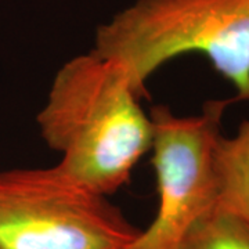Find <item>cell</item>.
<instances>
[{"label":"cell","mask_w":249,"mask_h":249,"mask_svg":"<svg viewBox=\"0 0 249 249\" xmlns=\"http://www.w3.org/2000/svg\"><path fill=\"white\" fill-rule=\"evenodd\" d=\"M237 100H209L196 115L151 108L152 168L158 208L126 249H181L198 220L216 205L213 148L227 108Z\"/></svg>","instance_id":"4"},{"label":"cell","mask_w":249,"mask_h":249,"mask_svg":"<svg viewBox=\"0 0 249 249\" xmlns=\"http://www.w3.org/2000/svg\"><path fill=\"white\" fill-rule=\"evenodd\" d=\"M181 249H249V226L214 205L193 227Z\"/></svg>","instance_id":"6"},{"label":"cell","mask_w":249,"mask_h":249,"mask_svg":"<svg viewBox=\"0 0 249 249\" xmlns=\"http://www.w3.org/2000/svg\"><path fill=\"white\" fill-rule=\"evenodd\" d=\"M139 232L57 165L0 172V249H126Z\"/></svg>","instance_id":"3"},{"label":"cell","mask_w":249,"mask_h":249,"mask_svg":"<svg viewBox=\"0 0 249 249\" xmlns=\"http://www.w3.org/2000/svg\"><path fill=\"white\" fill-rule=\"evenodd\" d=\"M213 173L216 205L249 226V118L232 136L217 137Z\"/></svg>","instance_id":"5"},{"label":"cell","mask_w":249,"mask_h":249,"mask_svg":"<svg viewBox=\"0 0 249 249\" xmlns=\"http://www.w3.org/2000/svg\"><path fill=\"white\" fill-rule=\"evenodd\" d=\"M145 96L121 62L93 50L64 62L36 115L57 166L98 194L116 193L152 148Z\"/></svg>","instance_id":"1"},{"label":"cell","mask_w":249,"mask_h":249,"mask_svg":"<svg viewBox=\"0 0 249 249\" xmlns=\"http://www.w3.org/2000/svg\"><path fill=\"white\" fill-rule=\"evenodd\" d=\"M91 50L121 62L147 94L166 62L202 54L249 101V0H134L98 25Z\"/></svg>","instance_id":"2"}]
</instances>
